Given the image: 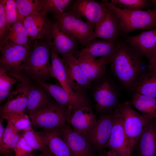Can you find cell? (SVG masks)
I'll list each match as a JSON object with an SVG mask.
<instances>
[{
    "label": "cell",
    "instance_id": "cell-13",
    "mask_svg": "<svg viewBox=\"0 0 156 156\" xmlns=\"http://www.w3.org/2000/svg\"><path fill=\"white\" fill-rule=\"evenodd\" d=\"M115 119L114 111L101 116L90 132L88 137L98 149L107 148Z\"/></svg>",
    "mask_w": 156,
    "mask_h": 156
},
{
    "label": "cell",
    "instance_id": "cell-39",
    "mask_svg": "<svg viewBox=\"0 0 156 156\" xmlns=\"http://www.w3.org/2000/svg\"><path fill=\"white\" fill-rule=\"evenodd\" d=\"M7 125L5 128L2 142L0 145V147L9 142L17 132L20 131L13 125L9 120H7Z\"/></svg>",
    "mask_w": 156,
    "mask_h": 156
},
{
    "label": "cell",
    "instance_id": "cell-38",
    "mask_svg": "<svg viewBox=\"0 0 156 156\" xmlns=\"http://www.w3.org/2000/svg\"><path fill=\"white\" fill-rule=\"evenodd\" d=\"M9 31L5 5L3 0H0V43Z\"/></svg>",
    "mask_w": 156,
    "mask_h": 156
},
{
    "label": "cell",
    "instance_id": "cell-17",
    "mask_svg": "<svg viewBox=\"0 0 156 156\" xmlns=\"http://www.w3.org/2000/svg\"><path fill=\"white\" fill-rule=\"evenodd\" d=\"M72 156H93L92 144L87 137L74 131L68 123L62 128Z\"/></svg>",
    "mask_w": 156,
    "mask_h": 156
},
{
    "label": "cell",
    "instance_id": "cell-19",
    "mask_svg": "<svg viewBox=\"0 0 156 156\" xmlns=\"http://www.w3.org/2000/svg\"><path fill=\"white\" fill-rule=\"evenodd\" d=\"M62 59L72 89L76 94H84L91 83L77 63L76 57L73 55Z\"/></svg>",
    "mask_w": 156,
    "mask_h": 156
},
{
    "label": "cell",
    "instance_id": "cell-8",
    "mask_svg": "<svg viewBox=\"0 0 156 156\" xmlns=\"http://www.w3.org/2000/svg\"><path fill=\"white\" fill-rule=\"evenodd\" d=\"M11 76L18 79L20 83L16 90L10 93L6 103L1 107V117L8 114L25 112L33 82L20 75L13 74Z\"/></svg>",
    "mask_w": 156,
    "mask_h": 156
},
{
    "label": "cell",
    "instance_id": "cell-31",
    "mask_svg": "<svg viewBox=\"0 0 156 156\" xmlns=\"http://www.w3.org/2000/svg\"><path fill=\"white\" fill-rule=\"evenodd\" d=\"M1 118L6 120H9L13 125L20 131L27 130L31 127V121L25 112L8 114Z\"/></svg>",
    "mask_w": 156,
    "mask_h": 156
},
{
    "label": "cell",
    "instance_id": "cell-27",
    "mask_svg": "<svg viewBox=\"0 0 156 156\" xmlns=\"http://www.w3.org/2000/svg\"><path fill=\"white\" fill-rule=\"evenodd\" d=\"M130 102L142 116L149 119H156V98L134 93Z\"/></svg>",
    "mask_w": 156,
    "mask_h": 156
},
{
    "label": "cell",
    "instance_id": "cell-15",
    "mask_svg": "<svg viewBox=\"0 0 156 156\" xmlns=\"http://www.w3.org/2000/svg\"><path fill=\"white\" fill-rule=\"evenodd\" d=\"M155 28L146 30L138 35L126 37L124 42L149 63L155 53Z\"/></svg>",
    "mask_w": 156,
    "mask_h": 156
},
{
    "label": "cell",
    "instance_id": "cell-43",
    "mask_svg": "<svg viewBox=\"0 0 156 156\" xmlns=\"http://www.w3.org/2000/svg\"><path fill=\"white\" fill-rule=\"evenodd\" d=\"M105 156H119L113 151L109 150L106 152Z\"/></svg>",
    "mask_w": 156,
    "mask_h": 156
},
{
    "label": "cell",
    "instance_id": "cell-10",
    "mask_svg": "<svg viewBox=\"0 0 156 156\" xmlns=\"http://www.w3.org/2000/svg\"><path fill=\"white\" fill-rule=\"evenodd\" d=\"M45 39L62 59L74 55L79 50V43L75 38L62 31L55 22Z\"/></svg>",
    "mask_w": 156,
    "mask_h": 156
},
{
    "label": "cell",
    "instance_id": "cell-33",
    "mask_svg": "<svg viewBox=\"0 0 156 156\" xmlns=\"http://www.w3.org/2000/svg\"><path fill=\"white\" fill-rule=\"evenodd\" d=\"M110 2L119 8L132 10L146 9L151 0H111Z\"/></svg>",
    "mask_w": 156,
    "mask_h": 156
},
{
    "label": "cell",
    "instance_id": "cell-23",
    "mask_svg": "<svg viewBox=\"0 0 156 156\" xmlns=\"http://www.w3.org/2000/svg\"><path fill=\"white\" fill-rule=\"evenodd\" d=\"M93 97L96 108L101 112L114 109L119 103L115 91L107 81L103 82L97 87Z\"/></svg>",
    "mask_w": 156,
    "mask_h": 156
},
{
    "label": "cell",
    "instance_id": "cell-46",
    "mask_svg": "<svg viewBox=\"0 0 156 156\" xmlns=\"http://www.w3.org/2000/svg\"><path fill=\"white\" fill-rule=\"evenodd\" d=\"M155 30H156L155 36V44H156V50H155V54L156 53V27L155 28Z\"/></svg>",
    "mask_w": 156,
    "mask_h": 156
},
{
    "label": "cell",
    "instance_id": "cell-25",
    "mask_svg": "<svg viewBox=\"0 0 156 156\" xmlns=\"http://www.w3.org/2000/svg\"><path fill=\"white\" fill-rule=\"evenodd\" d=\"M37 83L41 86L59 105L71 112L79 107L86 105L72 98L61 86L46 82Z\"/></svg>",
    "mask_w": 156,
    "mask_h": 156
},
{
    "label": "cell",
    "instance_id": "cell-42",
    "mask_svg": "<svg viewBox=\"0 0 156 156\" xmlns=\"http://www.w3.org/2000/svg\"><path fill=\"white\" fill-rule=\"evenodd\" d=\"M151 69H156V53L149 62Z\"/></svg>",
    "mask_w": 156,
    "mask_h": 156
},
{
    "label": "cell",
    "instance_id": "cell-22",
    "mask_svg": "<svg viewBox=\"0 0 156 156\" xmlns=\"http://www.w3.org/2000/svg\"><path fill=\"white\" fill-rule=\"evenodd\" d=\"M138 156H156V122L152 119L141 134L134 148Z\"/></svg>",
    "mask_w": 156,
    "mask_h": 156
},
{
    "label": "cell",
    "instance_id": "cell-1",
    "mask_svg": "<svg viewBox=\"0 0 156 156\" xmlns=\"http://www.w3.org/2000/svg\"><path fill=\"white\" fill-rule=\"evenodd\" d=\"M142 57L124 41L116 44L109 63L111 71L124 88L131 90L142 76L151 70Z\"/></svg>",
    "mask_w": 156,
    "mask_h": 156
},
{
    "label": "cell",
    "instance_id": "cell-12",
    "mask_svg": "<svg viewBox=\"0 0 156 156\" xmlns=\"http://www.w3.org/2000/svg\"><path fill=\"white\" fill-rule=\"evenodd\" d=\"M21 21L32 40H44L51 32L53 23L42 12L25 17Z\"/></svg>",
    "mask_w": 156,
    "mask_h": 156
},
{
    "label": "cell",
    "instance_id": "cell-47",
    "mask_svg": "<svg viewBox=\"0 0 156 156\" xmlns=\"http://www.w3.org/2000/svg\"><path fill=\"white\" fill-rule=\"evenodd\" d=\"M28 156H36L34 155H33L32 154H31L30 155H29Z\"/></svg>",
    "mask_w": 156,
    "mask_h": 156
},
{
    "label": "cell",
    "instance_id": "cell-4",
    "mask_svg": "<svg viewBox=\"0 0 156 156\" xmlns=\"http://www.w3.org/2000/svg\"><path fill=\"white\" fill-rule=\"evenodd\" d=\"M71 112L51 100L41 108L29 113L35 127L45 129L61 128L67 123Z\"/></svg>",
    "mask_w": 156,
    "mask_h": 156
},
{
    "label": "cell",
    "instance_id": "cell-29",
    "mask_svg": "<svg viewBox=\"0 0 156 156\" xmlns=\"http://www.w3.org/2000/svg\"><path fill=\"white\" fill-rule=\"evenodd\" d=\"M21 135L34 150H38L47 156H51L39 133L36 131L32 127L23 131Z\"/></svg>",
    "mask_w": 156,
    "mask_h": 156
},
{
    "label": "cell",
    "instance_id": "cell-3",
    "mask_svg": "<svg viewBox=\"0 0 156 156\" xmlns=\"http://www.w3.org/2000/svg\"><path fill=\"white\" fill-rule=\"evenodd\" d=\"M113 11L119 18L122 34L137 29L149 30L156 27V9L128 10L119 8L107 0L101 2Z\"/></svg>",
    "mask_w": 156,
    "mask_h": 156
},
{
    "label": "cell",
    "instance_id": "cell-6",
    "mask_svg": "<svg viewBox=\"0 0 156 156\" xmlns=\"http://www.w3.org/2000/svg\"><path fill=\"white\" fill-rule=\"evenodd\" d=\"M53 15L54 22L62 31L74 37L82 48L93 39L94 31L77 14L65 11Z\"/></svg>",
    "mask_w": 156,
    "mask_h": 156
},
{
    "label": "cell",
    "instance_id": "cell-18",
    "mask_svg": "<svg viewBox=\"0 0 156 156\" xmlns=\"http://www.w3.org/2000/svg\"><path fill=\"white\" fill-rule=\"evenodd\" d=\"M113 111L115 119L107 148L119 156H132L133 152L124 130L123 120L114 109Z\"/></svg>",
    "mask_w": 156,
    "mask_h": 156
},
{
    "label": "cell",
    "instance_id": "cell-28",
    "mask_svg": "<svg viewBox=\"0 0 156 156\" xmlns=\"http://www.w3.org/2000/svg\"><path fill=\"white\" fill-rule=\"evenodd\" d=\"M132 90L134 93L156 98V69L146 72Z\"/></svg>",
    "mask_w": 156,
    "mask_h": 156
},
{
    "label": "cell",
    "instance_id": "cell-21",
    "mask_svg": "<svg viewBox=\"0 0 156 156\" xmlns=\"http://www.w3.org/2000/svg\"><path fill=\"white\" fill-rule=\"evenodd\" d=\"M62 128L43 129L39 132L46 144L51 156H72Z\"/></svg>",
    "mask_w": 156,
    "mask_h": 156
},
{
    "label": "cell",
    "instance_id": "cell-48",
    "mask_svg": "<svg viewBox=\"0 0 156 156\" xmlns=\"http://www.w3.org/2000/svg\"><path fill=\"white\" fill-rule=\"evenodd\" d=\"M155 119V121H156V119Z\"/></svg>",
    "mask_w": 156,
    "mask_h": 156
},
{
    "label": "cell",
    "instance_id": "cell-44",
    "mask_svg": "<svg viewBox=\"0 0 156 156\" xmlns=\"http://www.w3.org/2000/svg\"><path fill=\"white\" fill-rule=\"evenodd\" d=\"M151 1L152 3L155 7L154 9H156V0H152Z\"/></svg>",
    "mask_w": 156,
    "mask_h": 156
},
{
    "label": "cell",
    "instance_id": "cell-26",
    "mask_svg": "<svg viewBox=\"0 0 156 156\" xmlns=\"http://www.w3.org/2000/svg\"><path fill=\"white\" fill-rule=\"evenodd\" d=\"M50 96L40 85L32 82L26 110L29 113L41 108L52 100Z\"/></svg>",
    "mask_w": 156,
    "mask_h": 156
},
{
    "label": "cell",
    "instance_id": "cell-36",
    "mask_svg": "<svg viewBox=\"0 0 156 156\" xmlns=\"http://www.w3.org/2000/svg\"><path fill=\"white\" fill-rule=\"evenodd\" d=\"M31 40L30 37L18 35L9 30L0 43L7 42L16 44L25 45L28 44Z\"/></svg>",
    "mask_w": 156,
    "mask_h": 156
},
{
    "label": "cell",
    "instance_id": "cell-24",
    "mask_svg": "<svg viewBox=\"0 0 156 156\" xmlns=\"http://www.w3.org/2000/svg\"><path fill=\"white\" fill-rule=\"evenodd\" d=\"M116 44L104 40L94 38L79 50L74 56L76 57L84 56L94 58L98 57L111 56L114 52Z\"/></svg>",
    "mask_w": 156,
    "mask_h": 156
},
{
    "label": "cell",
    "instance_id": "cell-35",
    "mask_svg": "<svg viewBox=\"0 0 156 156\" xmlns=\"http://www.w3.org/2000/svg\"><path fill=\"white\" fill-rule=\"evenodd\" d=\"M5 5L9 30L12 25L21 19L15 0H3Z\"/></svg>",
    "mask_w": 156,
    "mask_h": 156
},
{
    "label": "cell",
    "instance_id": "cell-5",
    "mask_svg": "<svg viewBox=\"0 0 156 156\" xmlns=\"http://www.w3.org/2000/svg\"><path fill=\"white\" fill-rule=\"evenodd\" d=\"M114 109L123 120L124 130L133 152L143 129L152 119L146 118L134 110L130 101L119 103Z\"/></svg>",
    "mask_w": 156,
    "mask_h": 156
},
{
    "label": "cell",
    "instance_id": "cell-41",
    "mask_svg": "<svg viewBox=\"0 0 156 156\" xmlns=\"http://www.w3.org/2000/svg\"><path fill=\"white\" fill-rule=\"evenodd\" d=\"M3 119L1 118L0 120V145L1 144L2 142L5 129V128L3 127Z\"/></svg>",
    "mask_w": 156,
    "mask_h": 156
},
{
    "label": "cell",
    "instance_id": "cell-30",
    "mask_svg": "<svg viewBox=\"0 0 156 156\" xmlns=\"http://www.w3.org/2000/svg\"><path fill=\"white\" fill-rule=\"evenodd\" d=\"M15 1L22 19L40 11L44 0H16Z\"/></svg>",
    "mask_w": 156,
    "mask_h": 156
},
{
    "label": "cell",
    "instance_id": "cell-34",
    "mask_svg": "<svg viewBox=\"0 0 156 156\" xmlns=\"http://www.w3.org/2000/svg\"><path fill=\"white\" fill-rule=\"evenodd\" d=\"M15 77L7 74L0 68V102L4 101L10 94L12 85L16 82Z\"/></svg>",
    "mask_w": 156,
    "mask_h": 156
},
{
    "label": "cell",
    "instance_id": "cell-2",
    "mask_svg": "<svg viewBox=\"0 0 156 156\" xmlns=\"http://www.w3.org/2000/svg\"><path fill=\"white\" fill-rule=\"evenodd\" d=\"M50 48L45 39L36 40L18 74L36 83L55 78L50 60Z\"/></svg>",
    "mask_w": 156,
    "mask_h": 156
},
{
    "label": "cell",
    "instance_id": "cell-32",
    "mask_svg": "<svg viewBox=\"0 0 156 156\" xmlns=\"http://www.w3.org/2000/svg\"><path fill=\"white\" fill-rule=\"evenodd\" d=\"M73 0H44L40 10L47 14L48 12L57 14L65 11Z\"/></svg>",
    "mask_w": 156,
    "mask_h": 156
},
{
    "label": "cell",
    "instance_id": "cell-45",
    "mask_svg": "<svg viewBox=\"0 0 156 156\" xmlns=\"http://www.w3.org/2000/svg\"><path fill=\"white\" fill-rule=\"evenodd\" d=\"M47 156L44 154L41 153V154H40L38 156Z\"/></svg>",
    "mask_w": 156,
    "mask_h": 156
},
{
    "label": "cell",
    "instance_id": "cell-16",
    "mask_svg": "<svg viewBox=\"0 0 156 156\" xmlns=\"http://www.w3.org/2000/svg\"><path fill=\"white\" fill-rule=\"evenodd\" d=\"M50 58L52 70L55 79L61 86L73 99L84 105H89V103L84 94L75 93L70 86L63 61L51 47Z\"/></svg>",
    "mask_w": 156,
    "mask_h": 156
},
{
    "label": "cell",
    "instance_id": "cell-9",
    "mask_svg": "<svg viewBox=\"0 0 156 156\" xmlns=\"http://www.w3.org/2000/svg\"><path fill=\"white\" fill-rule=\"evenodd\" d=\"M107 7L94 0H73L65 11L72 12L82 18L95 31L103 18Z\"/></svg>",
    "mask_w": 156,
    "mask_h": 156
},
{
    "label": "cell",
    "instance_id": "cell-40",
    "mask_svg": "<svg viewBox=\"0 0 156 156\" xmlns=\"http://www.w3.org/2000/svg\"><path fill=\"white\" fill-rule=\"evenodd\" d=\"M9 30L18 35L30 37L28 33L23 25L21 19H18L15 22Z\"/></svg>",
    "mask_w": 156,
    "mask_h": 156
},
{
    "label": "cell",
    "instance_id": "cell-14",
    "mask_svg": "<svg viewBox=\"0 0 156 156\" xmlns=\"http://www.w3.org/2000/svg\"><path fill=\"white\" fill-rule=\"evenodd\" d=\"M97 120L92 108L90 105H86L72 110L67 123L74 131L88 137Z\"/></svg>",
    "mask_w": 156,
    "mask_h": 156
},
{
    "label": "cell",
    "instance_id": "cell-11",
    "mask_svg": "<svg viewBox=\"0 0 156 156\" xmlns=\"http://www.w3.org/2000/svg\"><path fill=\"white\" fill-rule=\"evenodd\" d=\"M122 34L119 18L113 11L107 8L103 18L96 27L93 39L101 38L117 44Z\"/></svg>",
    "mask_w": 156,
    "mask_h": 156
},
{
    "label": "cell",
    "instance_id": "cell-20",
    "mask_svg": "<svg viewBox=\"0 0 156 156\" xmlns=\"http://www.w3.org/2000/svg\"><path fill=\"white\" fill-rule=\"evenodd\" d=\"M112 56L102 57L99 59L84 56L76 57L77 63L91 83L104 75L107 65L109 64Z\"/></svg>",
    "mask_w": 156,
    "mask_h": 156
},
{
    "label": "cell",
    "instance_id": "cell-37",
    "mask_svg": "<svg viewBox=\"0 0 156 156\" xmlns=\"http://www.w3.org/2000/svg\"><path fill=\"white\" fill-rule=\"evenodd\" d=\"M34 150L21 134L14 151L15 156H28Z\"/></svg>",
    "mask_w": 156,
    "mask_h": 156
},
{
    "label": "cell",
    "instance_id": "cell-7",
    "mask_svg": "<svg viewBox=\"0 0 156 156\" xmlns=\"http://www.w3.org/2000/svg\"><path fill=\"white\" fill-rule=\"evenodd\" d=\"M31 40L27 44L20 45L7 42L0 44V68L10 75L18 74L31 50Z\"/></svg>",
    "mask_w": 156,
    "mask_h": 156
}]
</instances>
